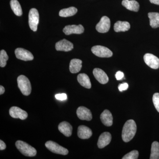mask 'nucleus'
I'll return each instance as SVG.
<instances>
[{"instance_id":"nucleus-1","label":"nucleus","mask_w":159,"mask_h":159,"mask_svg":"<svg viewBox=\"0 0 159 159\" xmlns=\"http://www.w3.org/2000/svg\"><path fill=\"white\" fill-rule=\"evenodd\" d=\"M137 131V125L133 119L126 121L122 130V139L125 142L130 141L134 137Z\"/></svg>"},{"instance_id":"nucleus-2","label":"nucleus","mask_w":159,"mask_h":159,"mask_svg":"<svg viewBox=\"0 0 159 159\" xmlns=\"http://www.w3.org/2000/svg\"><path fill=\"white\" fill-rule=\"evenodd\" d=\"M15 145L20 152L25 156L34 157L37 153L36 149L25 142L19 140L16 142Z\"/></svg>"},{"instance_id":"nucleus-3","label":"nucleus","mask_w":159,"mask_h":159,"mask_svg":"<svg viewBox=\"0 0 159 159\" xmlns=\"http://www.w3.org/2000/svg\"><path fill=\"white\" fill-rule=\"evenodd\" d=\"M18 86L22 93L25 96H28L31 94V86L29 79L24 75H20L18 77Z\"/></svg>"},{"instance_id":"nucleus-4","label":"nucleus","mask_w":159,"mask_h":159,"mask_svg":"<svg viewBox=\"0 0 159 159\" xmlns=\"http://www.w3.org/2000/svg\"><path fill=\"white\" fill-rule=\"evenodd\" d=\"M45 146L50 151L53 153L62 155H66L68 154L69 151L67 149L64 148L53 141H49L46 142Z\"/></svg>"},{"instance_id":"nucleus-5","label":"nucleus","mask_w":159,"mask_h":159,"mask_svg":"<svg viewBox=\"0 0 159 159\" xmlns=\"http://www.w3.org/2000/svg\"><path fill=\"white\" fill-rule=\"evenodd\" d=\"M29 17V25L30 29L33 31H36L39 22V14L37 9L34 8L30 9Z\"/></svg>"},{"instance_id":"nucleus-6","label":"nucleus","mask_w":159,"mask_h":159,"mask_svg":"<svg viewBox=\"0 0 159 159\" xmlns=\"http://www.w3.org/2000/svg\"><path fill=\"white\" fill-rule=\"evenodd\" d=\"M93 54L97 57H110L113 55V53L106 47L102 46H95L91 49Z\"/></svg>"},{"instance_id":"nucleus-7","label":"nucleus","mask_w":159,"mask_h":159,"mask_svg":"<svg viewBox=\"0 0 159 159\" xmlns=\"http://www.w3.org/2000/svg\"><path fill=\"white\" fill-rule=\"evenodd\" d=\"M110 27V20L107 16H103L97 24L96 29L99 33H106L109 31Z\"/></svg>"},{"instance_id":"nucleus-8","label":"nucleus","mask_w":159,"mask_h":159,"mask_svg":"<svg viewBox=\"0 0 159 159\" xmlns=\"http://www.w3.org/2000/svg\"><path fill=\"white\" fill-rule=\"evenodd\" d=\"M15 53L17 58L21 60L28 61L34 59V56L31 52L22 48H18L16 49Z\"/></svg>"},{"instance_id":"nucleus-9","label":"nucleus","mask_w":159,"mask_h":159,"mask_svg":"<svg viewBox=\"0 0 159 159\" xmlns=\"http://www.w3.org/2000/svg\"><path fill=\"white\" fill-rule=\"evenodd\" d=\"M144 61L151 68H159V58L153 54L147 53L144 56Z\"/></svg>"},{"instance_id":"nucleus-10","label":"nucleus","mask_w":159,"mask_h":159,"mask_svg":"<svg viewBox=\"0 0 159 159\" xmlns=\"http://www.w3.org/2000/svg\"><path fill=\"white\" fill-rule=\"evenodd\" d=\"M9 114L12 118L25 120L27 119L28 114L27 112L17 107H12L9 109Z\"/></svg>"},{"instance_id":"nucleus-11","label":"nucleus","mask_w":159,"mask_h":159,"mask_svg":"<svg viewBox=\"0 0 159 159\" xmlns=\"http://www.w3.org/2000/svg\"><path fill=\"white\" fill-rule=\"evenodd\" d=\"M63 31L66 35H70L72 34H80L84 31V28L82 25H69L66 26L63 29Z\"/></svg>"},{"instance_id":"nucleus-12","label":"nucleus","mask_w":159,"mask_h":159,"mask_svg":"<svg viewBox=\"0 0 159 159\" xmlns=\"http://www.w3.org/2000/svg\"><path fill=\"white\" fill-rule=\"evenodd\" d=\"M55 48L57 51L68 52L73 50L74 48V45L67 40L63 39L56 43L55 44Z\"/></svg>"},{"instance_id":"nucleus-13","label":"nucleus","mask_w":159,"mask_h":159,"mask_svg":"<svg viewBox=\"0 0 159 159\" xmlns=\"http://www.w3.org/2000/svg\"><path fill=\"white\" fill-rule=\"evenodd\" d=\"M77 117L79 119L82 120L90 121L92 120V113L90 110L84 107H80L77 111Z\"/></svg>"},{"instance_id":"nucleus-14","label":"nucleus","mask_w":159,"mask_h":159,"mask_svg":"<svg viewBox=\"0 0 159 159\" xmlns=\"http://www.w3.org/2000/svg\"><path fill=\"white\" fill-rule=\"evenodd\" d=\"M93 74L97 81L101 84H106L108 82V76L101 69H94L93 71Z\"/></svg>"},{"instance_id":"nucleus-15","label":"nucleus","mask_w":159,"mask_h":159,"mask_svg":"<svg viewBox=\"0 0 159 159\" xmlns=\"http://www.w3.org/2000/svg\"><path fill=\"white\" fill-rule=\"evenodd\" d=\"M111 140V135L110 133H103L100 135L97 142V145L99 148H104L110 144Z\"/></svg>"},{"instance_id":"nucleus-16","label":"nucleus","mask_w":159,"mask_h":159,"mask_svg":"<svg viewBox=\"0 0 159 159\" xmlns=\"http://www.w3.org/2000/svg\"><path fill=\"white\" fill-rule=\"evenodd\" d=\"M93 132L90 129L85 125H80L77 130V135L80 139H87L92 136Z\"/></svg>"},{"instance_id":"nucleus-17","label":"nucleus","mask_w":159,"mask_h":159,"mask_svg":"<svg viewBox=\"0 0 159 159\" xmlns=\"http://www.w3.org/2000/svg\"><path fill=\"white\" fill-rule=\"evenodd\" d=\"M58 128L60 132L66 137H69L72 135L73 127L69 122L66 121L61 122L58 125Z\"/></svg>"},{"instance_id":"nucleus-18","label":"nucleus","mask_w":159,"mask_h":159,"mask_svg":"<svg viewBox=\"0 0 159 159\" xmlns=\"http://www.w3.org/2000/svg\"><path fill=\"white\" fill-rule=\"evenodd\" d=\"M101 122L107 126H110L113 124V116L111 112L105 110L100 115Z\"/></svg>"},{"instance_id":"nucleus-19","label":"nucleus","mask_w":159,"mask_h":159,"mask_svg":"<svg viewBox=\"0 0 159 159\" xmlns=\"http://www.w3.org/2000/svg\"><path fill=\"white\" fill-rule=\"evenodd\" d=\"M122 4V6L130 11L136 12L139 11L140 6L139 2L135 0H123Z\"/></svg>"},{"instance_id":"nucleus-20","label":"nucleus","mask_w":159,"mask_h":159,"mask_svg":"<svg viewBox=\"0 0 159 159\" xmlns=\"http://www.w3.org/2000/svg\"><path fill=\"white\" fill-rule=\"evenodd\" d=\"M82 61L79 59L71 60L70 64V70L72 74L78 73L82 68Z\"/></svg>"},{"instance_id":"nucleus-21","label":"nucleus","mask_w":159,"mask_h":159,"mask_svg":"<svg viewBox=\"0 0 159 159\" xmlns=\"http://www.w3.org/2000/svg\"><path fill=\"white\" fill-rule=\"evenodd\" d=\"M130 28L129 23L127 21H118L114 25V30L116 32H119L128 31Z\"/></svg>"},{"instance_id":"nucleus-22","label":"nucleus","mask_w":159,"mask_h":159,"mask_svg":"<svg viewBox=\"0 0 159 159\" xmlns=\"http://www.w3.org/2000/svg\"><path fill=\"white\" fill-rule=\"evenodd\" d=\"M77 80L80 84L84 87L86 89H91V85L90 80L89 76L85 74H80L77 77Z\"/></svg>"},{"instance_id":"nucleus-23","label":"nucleus","mask_w":159,"mask_h":159,"mask_svg":"<svg viewBox=\"0 0 159 159\" xmlns=\"http://www.w3.org/2000/svg\"><path fill=\"white\" fill-rule=\"evenodd\" d=\"M148 17L150 20V25L153 29L159 27V13L152 12L148 13Z\"/></svg>"},{"instance_id":"nucleus-24","label":"nucleus","mask_w":159,"mask_h":159,"mask_svg":"<svg viewBox=\"0 0 159 159\" xmlns=\"http://www.w3.org/2000/svg\"><path fill=\"white\" fill-rule=\"evenodd\" d=\"M77 9L74 7L61 9L59 11V16L61 17H66L73 16L77 13Z\"/></svg>"},{"instance_id":"nucleus-25","label":"nucleus","mask_w":159,"mask_h":159,"mask_svg":"<svg viewBox=\"0 0 159 159\" xmlns=\"http://www.w3.org/2000/svg\"><path fill=\"white\" fill-rule=\"evenodd\" d=\"M10 6L14 14L17 16H21L23 12L21 7L17 0H11L10 2Z\"/></svg>"},{"instance_id":"nucleus-26","label":"nucleus","mask_w":159,"mask_h":159,"mask_svg":"<svg viewBox=\"0 0 159 159\" xmlns=\"http://www.w3.org/2000/svg\"><path fill=\"white\" fill-rule=\"evenodd\" d=\"M150 159H159V143L154 142L152 144Z\"/></svg>"},{"instance_id":"nucleus-27","label":"nucleus","mask_w":159,"mask_h":159,"mask_svg":"<svg viewBox=\"0 0 159 159\" xmlns=\"http://www.w3.org/2000/svg\"><path fill=\"white\" fill-rule=\"evenodd\" d=\"M9 59V57L5 50H2L0 51V66L4 67L6 66L7 61Z\"/></svg>"},{"instance_id":"nucleus-28","label":"nucleus","mask_w":159,"mask_h":159,"mask_svg":"<svg viewBox=\"0 0 159 159\" xmlns=\"http://www.w3.org/2000/svg\"><path fill=\"white\" fill-rule=\"evenodd\" d=\"M139 152L137 150L132 151L129 153L126 154L122 159H137L139 157Z\"/></svg>"},{"instance_id":"nucleus-29","label":"nucleus","mask_w":159,"mask_h":159,"mask_svg":"<svg viewBox=\"0 0 159 159\" xmlns=\"http://www.w3.org/2000/svg\"><path fill=\"white\" fill-rule=\"evenodd\" d=\"M152 101H153L154 105L157 111L159 112V93H156L154 94L152 97Z\"/></svg>"},{"instance_id":"nucleus-30","label":"nucleus","mask_w":159,"mask_h":159,"mask_svg":"<svg viewBox=\"0 0 159 159\" xmlns=\"http://www.w3.org/2000/svg\"><path fill=\"white\" fill-rule=\"evenodd\" d=\"M128 84L126 83H124L121 84H119L118 88H119V90L120 92H122L123 91L126 90L128 88Z\"/></svg>"},{"instance_id":"nucleus-31","label":"nucleus","mask_w":159,"mask_h":159,"mask_svg":"<svg viewBox=\"0 0 159 159\" xmlns=\"http://www.w3.org/2000/svg\"><path fill=\"white\" fill-rule=\"evenodd\" d=\"M55 97L56 99L59 100H64L67 99V95L65 93L56 94Z\"/></svg>"},{"instance_id":"nucleus-32","label":"nucleus","mask_w":159,"mask_h":159,"mask_svg":"<svg viewBox=\"0 0 159 159\" xmlns=\"http://www.w3.org/2000/svg\"><path fill=\"white\" fill-rule=\"evenodd\" d=\"M116 77L117 80H121L124 77V74L121 71H118L116 74Z\"/></svg>"},{"instance_id":"nucleus-33","label":"nucleus","mask_w":159,"mask_h":159,"mask_svg":"<svg viewBox=\"0 0 159 159\" xmlns=\"http://www.w3.org/2000/svg\"><path fill=\"white\" fill-rule=\"evenodd\" d=\"M6 145L5 142L2 141V140H0V150H3L6 149Z\"/></svg>"},{"instance_id":"nucleus-34","label":"nucleus","mask_w":159,"mask_h":159,"mask_svg":"<svg viewBox=\"0 0 159 159\" xmlns=\"http://www.w3.org/2000/svg\"><path fill=\"white\" fill-rule=\"evenodd\" d=\"M5 92V89L2 86H0V95H2Z\"/></svg>"},{"instance_id":"nucleus-35","label":"nucleus","mask_w":159,"mask_h":159,"mask_svg":"<svg viewBox=\"0 0 159 159\" xmlns=\"http://www.w3.org/2000/svg\"><path fill=\"white\" fill-rule=\"evenodd\" d=\"M151 3L155 5H159V0H149Z\"/></svg>"}]
</instances>
